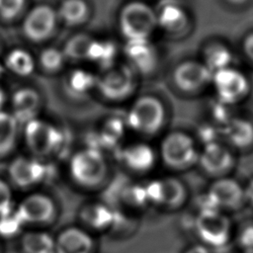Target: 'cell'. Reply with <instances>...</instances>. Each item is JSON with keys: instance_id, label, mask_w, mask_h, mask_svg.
I'll return each instance as SVG.
<instances>
[{"instance_id": "6da1fadb", "label": "cell", "mask_w": 253, "mask_h": 253, "mask_svg": "<svg viewBox=\"0 0 253 253\" xmlns=\"http://www.w3.org/2000/svg\"><path fill=\"white\" fill-rule=\"evenodd\" d=\"M118 22L126 41L149 39L157 27L154 8L137 0L127 2L122 7Z\"/></svg>"}, {"instance_id": "7a4b0ae2", "label": "cell", "mask_w": 253, "mask_h": 253, "mask_svg": "<svg viewBox=\"0 0 253 253\" xmlns=\"http://www.w3.org/2000/svg\"><path fill=\"white\" fill-rule=\"evenodd\" d=\"M108 171V165L102 151L87 147L75 152L69 160V173L75 183L86 188L101 184Z\"/></svg>"}, {"instance_id": "3957f363", "label": "cell", "mask_w": 253, "mask_h": 253, "mask_svg": "<svg viewBox=\"0 0 253 253\" xmlns=\"http://www.w3.org/2000/svg\"><path fill=\"white\" fill-rule=\"evenodd\" d=\"M164 121V105L158 98L151 95L137 98L126 116V125L132 130L144 135H152L159 131Z\"/></svg>"}, {"instance_id": "277c9868", "label": "cell", "mask_w": 253, "mask_h": 253, "mask_svg": "<svg viewBox=\"0 0 253 253\" xmlns=\"http://www.w3.org/2000/svg\"><path fill=\"white\" fill-rule=\"evenodd\" d=\"M199 153L193 137L182 131L169 132L160 144L163 162L174 170H185L198 163Z\"/></svg>"}, {"instance_id": "5b68a950", "label": "cell", "mask_w": 253, "mask_h": 253, "mask_svg": "<svg viewBox=\"0 0 253 253\" xmlns=\"http://www.w3.org/2000/svg\"><path fill=\"white\" fill-rule=\"evenodd\" d=\"M135 88L134 70L126 63H115L97 75L96 89L109 101L126 99Z\"/></svg>"}, {"instance_id": "8992f818", "label": "cell", "mask_w": 253, "mask_h": 253, "mask_svg": "<svg viewBox=\"0 0 253 253\" xmlns=\"http://www.w3.org/2000/svg\"><path fill=\"white\" fill-rule=\"evenodd\" d=\"M24 137L29 150L42 159L56 152L62 143V133L47 121L36 118L24 125Z\"/></svg>"}, {"instance_id": "52a82bcc", "label": "cell", "mask_w": 253, "mask_h": 253, "mask_svg": "<svg viewBox=\"0 0 253 253\" xmlns=\"http://www.w3.org/2000/svg\"><path fill=\"white\" fill-rule=\"evenodd\" d=\"M195 228L202 244L210 249L226 246L231 237V222L221 211H200Z\"/></svg>"}, {"instance_id": "ba28073f", "label": "cell", "mask_w": 253, "mask_h": 253, "mask_svg": "<svg viewBox=\"0 0 253 253\" xmlns=\"http://www.w3.org/2000/svg\"><path fill=\"white\" fill-rule=\"evenodd\" d=\"M211 84L214 88L216 99L231 106L244 100L250 92L248 77L233 66L213 73Z\"/></svg>"}, {"instance_id": "9c48e42d", "label": "cell", "mask_w": 253, "mask_h": 253, "mask_svg": "<svg viewBox=\"0 0 253 253\" xmlns=\"http://www.w3.org/2000/svg\"><path fill=\"white\" fill-rule=\"evenodd\" d=\"M56 10L46 4L33 7L24 17L22 31L24 36L34 42H41L49 39L57 25Z\"/></svg>"}, {"instance_id": "30bf717a", "label": "cell", "mask_w": 253, "mask_h": 253, "mask_svg": "<svg viewBox=\"0 0 253 253\" xmlns=\"http://www.w3.org/2000/svg\"><path fill=\"white\" fill-rule=\"evenodd\" d=\"M212 73L198 60H186L179 63L173 71V81L178 89L186 93L203 90L211 83Z\"/></svg>"}, {"instance_id": "8fae6325", "label": "cell", "mask_w": 253, "mask_h": 253, "mask_svg": "<svg viewBox=\"0 0 253 253\" xmlns=\"http://www.w3.org/2000/svg\"><path fill=\"white\" fill-rule=\"evenodd\" d=\"M55 211L51 198L41 193H34L22 200L16 212L23 224L42 225L52 220Z\"/></svg>"}, {"instance_id": "7c38bea8", "label": "cell", "mask_w": 253, "mask_h": 253, "mask_svg": "<svg viewBox=\"0 0 253 253\" xmlns=\"http://www.w3.org/2000/svg\"><path fill=\"white\" fill-rule=\"evenodd\" d=\"M207 194L221 211L236 210L245 203L244 186L236 179L228 176L216 178L210 186Z\"/></svg>"}, {"instance_id": "4fadbf2b", "label": "cell", "mask_w": 253, "mask_h": 253, "mask_svg": "<svg viewBox=\"0 0 253 253\" xmlns=\"http://www.w3.org/2000/svg\"><path fill=\"white\" fill-rule=\"evenodd\" d=\"M235 162L234 154L228 145L217 141L204 145L199 153L198 163L209 175L216 178L227 176Z\"/></svg>"}, {"instance_id": "5bb4252c", "label": "cell", "mask_w": 253, "mask_h": 253, "mask_svg": "<svg viewBox=\"0 0 253 253\" xmlns=\"http://www.w3.org/2000/svg\"><path fill=\"white\" fill-rule=\"evenodd\" d=\"M145 189L148 201L163 208H177L184 203L187 197L184 184L173 177L152 181Z\"/></svg>"}, {"instance_id": "9a60e30c", "label": "cell", "mask_w": 253, "mask_h": 253, "mask_svg": "<svg viewBox=\"0 0 253 253\" xmlns=\"http://www.w3.org/2000/svg\"><path fill=\"white\" fill-rule=\"evenodd\" d=\"M124 53L127 64L139 73L152 72L158 62L156 47L149 39L126 41Z\"/></svg>"}, {"instance_id": "2e32d148", "label": "cell", "mask_w": 253, "mask_h": 253, "mask_svg": "<svg viewBox=\"0 0 253 253\" xmlns=\"http://www.w3.org/2000/svg\"><path fill=\"white\" fill-rule=\"evenodd\" d=\"M8 174L11 182L17 187L30 188L43 180L45 167L39 158L19 156L10 163Z\"/></svg>"}, {"instance_id": "e0dca14e", "label": "cell", "mask_w": 253, "mask_h": 253, "mask_svg": "<svg viewBox=\"0 0 253 253\" xmlns=\"http://www.w3.org/2000/svg\"><path fill=\"white\" fill-rule=\"evenodd\" d=\"M154 11L157 27L167 33H180L189 24L187 11L178 0H160Z\"/></svg>"}, {"instance_id": "ac0fdd59", "label": "cell", "mask_w": 253, "mask_h": 253, "mask_svg": "<svg viewBox=\"0 0 253 253\" xmlns=\"http://www.w3.org/2000/svg\"><path fill=\"white\" fill-rule=\"evenodd\" d=\"M41 106V96L32 87L18 89L12 96L11 114L20 125H26L37 118Z\"/></svg>"}, {"instance_id": "d6986e66", "label": "cell", "mask_w": 253, "mask_h": 253, "mask_svg": "<svg viewBox=\"0 0 253 253\" xmlns=\"http://www.w3.org/2000/svg\"><path fill=\"white\" fill-rule=\"evenodd\" d=\"M220 129L227 144L236 149L242 150L253 145V123L248 119L234 116Z\"/></svg>"}, {"instance_id": "ffe728a7", "label": "cell", "mask_w": 253, "mask_h": 253, "mask_svg": "<svg viewBox=\"0 0 253 253\" xmlns=\"http://www.w3.org/2000/svg\"><path fill=\"white\" fill-rule=\"evenodd\" d=\"M94 241L90 234L80 227H68L55 238V253H92Z\"/></svg>"}, {"instance_id": "44dd1931", "label": "cell", "mask_w": 253, "mask_h": 253, "mask_svg": "<svg viewBox=\"0 0 253 253\" xmlns=\"http://www.w3.org/2000/svg\"><path fill=\"white\" fill-rule=\"evenodd\" d=\"M123 163L132 171L146 172L155 163V152L144 142H134L125 146L121 151Z\"/></svg>"}, {"instance_id": "7402d4cb", "label": "cell", "mask_w": 253, "mask_h": 253, "mask_svg": "<svg viewBox=\"0 0 253 253\" xmlns=\"http://www.w3.org/2000/svg\"><path fill=\"white\" fill-rule=\"evenodd\" d=\"M63 85L69 96L73 98H83L96 88L97 75L89 70L76 68L66 75Z\"/></svg>"}, {"instance_id": "603a6c76", "label": "cell", "mask_w": 253, "mask_h": 253, "mask_svg": "<svg viewBox=\"0 0 253 253\" xmlns=\"http://www.w3.org/2000/svg\"><path fill=\"white\" fill-rule=\"evenodd\" d=\"M202 61L213 74L232 66L233 54L226 44L211 42L205 47Z\"/></svg>"}, {"instance_id": "cb8c5ba5", "label": "cell", "mask_w": 253, "mask_h": 253, "mask_svg": "<svg viewBox=\"0 0 253 253\" xmlns=\"http://www.w3.org/2000/svg\"><path fill=\"white\" fill-rule=\"evenodd\" d=\"M56 14L65 25L79 26L89 18L90 8L85 0H62Z\"/></svg>"}, {"instance_id": "d4e9b609", "label": "cell", "mask_w": 253, "mask_h": 253, "mask_svg": "<svg viewBox=\"0 0 253 253\" xmlns=\"http://www.w3.org/2000/svg\"><path fill=\"white\" fill-rule=\"evenodd\" d=\"M20 126L11 113L0 111V158L10 154L15 148Z\"/></svg>"}, {"instance_id": "484cf974", "label": "cell", "mask_w": 253, "mask_h": 253, "mask_svg": "<svg viewBox=\"0 0 253 253\" xmlns=\"http://www.w3.org/2000/svg\"><path fill=\"white\" fill-rule=\"evenodd\" d=\"M117 54L118 48L115 42L109 40L93 39L88 51L87 60L99 65L103 70L116 63Z\"/></svg>"}, {"instance_id": "4316f807", "label": "cell", "mask_w": 253, "mask_h": 253, "mask_svg": "<svg viewBox=\"0 0 253 253\" xmlns=\"http://www.w3.org/2000/svg\"><path fill=\"white\" fill-rule=\"evenodd\" d=\"M5 66L13 74L21 77L32 75L36 69V59L24 48H14L5 57Z\"/></svg>"}, {"instance_id": "83f0119b", "label": "cell", "mask_w": 253, "mask_h": 253, "mask_svg": "<svg viewBox=\"0 0 253 253\" xmlns=\"http://www.w3.org/2000/svg\"><path fill=\"white\" fill-rule=\"evenodd\" d=\"M24 253H55V239L43 231H31L22 237Z\"/></svg>"}, {"instance_id": "f1b7e54d", "label": "cell", "mask_w": 253, "mask_h": 253, "mask_svg": "<svg viewBox=\"0 0 253 253\" xmlns=\"http://www.w3.org/2000/svg\"><path fill=\"white\" fill-rule=\"evenodd\" d=\"M81 217L87 225L93 228L103 229L112 223L113 212L104 205L93 204L83 209Z\"/></svg>"}, {"instance_id": "f546056e", "label": "cell", "mask_w": 253, "mask_h": 253, "mask_svg": "<svg viewBox=\"0 0 253 253\" xmlns=\"http://www.w3.org/2000/svg\"><path fill=\"white\" fill-rule=\"evenodd\" d=\"M93 39L85 34H77L68 39L62 48L66 59L73 61L87 60Z\"/></svg>"}, {"instance_id": "4dcf8cb0", "label": "cell", "mask_w": 253, "mask_h": 253, "mask_svg": "<svg viewBox=\"0 0 253 253\" xmlns=\"http://www.w3.org/2000/svg\"><path fill=\"white\" fill-rule=\"evenodd\" d=\"M66 60L62 49L55 46H48L42 49L39 55L40 66L49 73L59 71Z\"/></svg>"}, {"instance_id": "1f68e13d", "label": "cell", "mask_w": 253, "mask_h": 253, "mask_svg": "<svg viewBox=\"0 0 253 253\" xmlns=\"http://www.w3.org/2000/svg\"><path fill=\"white\" fill-rule=\"evenodd\" d=\"M124 128L125 127L122 122L118 119H113L106 122V125L101 132L102 143L107 146L115 145L124 135Z\"/></svg>"}, {"instance_id": "d6a6232c", "label": "cell", "mask_w": 253, "mask_h": 253, "mask_svg": "<svg viewBox=\"0 0 253 253\" xmlns=\"http://www.w3.org/2000/svg\"><path fill=\"white\" fill-rule=\"evenodd\" d=\"M26 7V0H0V18L12 21L19 17Z\"/></svg>"}, {"instance_id": "836d02e7", "label": "cell", "mask_w": 253, "mask_h": 253, "mask_svg": "<svg viewBox=\"0 0 253 253\" xmlns=\"http://www.w3.org/2000/svg\"><path fill=\"white\" fill-rule=\"evenodd\" d=\"M23 222L18 216L16 211L0 216V234L4 236H13L22 227Z\"/></svg>"}, {"instance_id": "e575fe53", "label": "cell", "mask_w": 253, "mask_h": 253, "mask_svg": "<svg viewBox=\"0 0 253 253\" xmlns=\"http://www.w3.org/2000/svg\"><path fill=\"white\" fill-rule=\"evenodd\" d=\"M13 211V193L10 185L0 179V216Z\"/></svg>"}, {"instance_id": "d590c367", "label": "cell", "mask_w": 253, "mask_h": 253, "mask_svg": "<svg viewBox=\"0 0 253 253\" xmlns=\"http://www.w3.org/2000/svg\"><path fill=\"white\" fill-rule=\"evenodd\" d=\"M237 241L242 250H253V221L245 223L239 229Z\"/></svg>"}, {"instance_id": "8d00e7d4", "label": "cell", "mask_w": 253, "mask_h": 253, "mask_svg": "<svg viewBox=\"0 0 253 253\" xmlns=\"http://www.w3.org/2000/svg\"><path fill=\"white\" fill-rule=\"evenodd\" d=\"M242 50L249 61L253 63V31L244 37L242 41Z\"/></svg>"}, {"instance_id": "74e56055", "label": "cell", "mask_w": 253, "mask_h": 253, "mask_svg": "<svg viewBox=\"0 0 253 253\" xmlns=\"http://www.w3.org/2000/svg\"><path fill=\"white\" fill-rule=\"evenodd\" d=\"M244 195H245V202L253 206V178L250 179L248 183L244 186Z\"/></svg>"}, {"instance_id": "f35d334b", "label": "cell", "mask_w": 253, "mask_h": 253, "mask_svg": "<svg viewBox=\"0 0 253 253\" xmlns=\"http://www.w3.org/2000/svg\"><path fill=\"white\" fill-rule=\"evenodd\" d=\"M184 253H211V251L204 244H197L189 247Z\"/></svg>"}, {"instance_id": "ab89813d", "label": "cell", "mask_w": 253, "mask_h": 253, "mask_svg": "<svg viewBox=\"0 0 253 253\" xmlns=\"http://www.w3.org/2000/svg\"><path fill=\"white\" fill-rule=\"evenodd\" d=\"M6 101V94L3 87L0 85V111H2V107Z\"/></svg>"}, {"instance_id": "60d3db41", "label": "cell", "mask_w": 253, "mask_h": 253, "mask_svg": "<svg viewBox=\"0 0 253 253\" xmlns=\"http://www.w3.org/2000/svg\"><path fill=\"white\" fill-rule=\"evenodd\" d=\"M227 3L234 5V6H241L245 3H247L249 0H225Z\"/></svg>"}, {"instance_id": "b9f144b4", "label": "cell", "mask_w": 253, "mask_h": 253, "mask_svg": "<svg viewBox=\"0 0 253 253\" xmlns=\"http://www.w3.org/2000/svg\"><path fill=\"white\" fill-rule=\"evenodd\" d=\"M240 253H253V250H242Z\"/></svg>"}]
</instances>
